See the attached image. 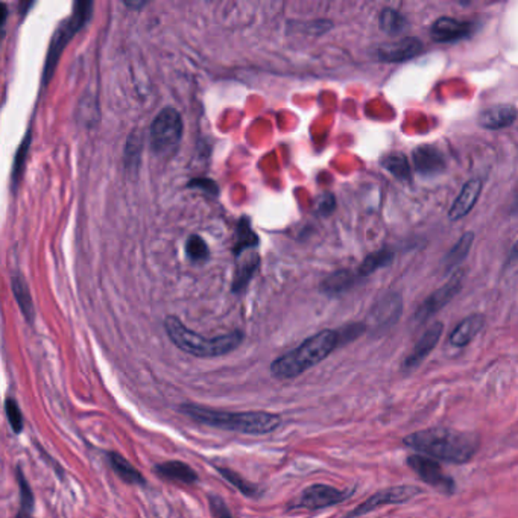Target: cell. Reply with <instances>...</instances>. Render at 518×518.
Listing matches in <instances>:
<instances>
[{"label": "cell", "instance_id": "obj_34", "mask_svg": "<svg viewBox=\"0 0 518 518\" xmlns=\"http://www.w3.org/2000/svg\"><path fill=\"white\" fill-rule=\"evenodd\" d=\"M517 209H518V201H517Z\"/></svg>", "mask_w": 518, "mask_h": 518}, {"label": "cell", "instance_id": "obj_13", "mask_svg": "<svg viewBox=\"0 0 518 518\" xmlns=\"http://www.w3.org/2000/svg\"><path fill=\"white\" fill-rule=\"evenodd\" d=\"M473 32V25L456 20L453 17H441L432 25L430 34L438 43H451L464 40Z\"/></svg>", "mask_w": 518, "mask_h": 518}, {"label": "cell", "instance_id": "obj_18", "mask_svg": "<svg viewBox=\"0 0 518 518\" xmlns=\"http://www.w3.org/2000/svg\"><path fill=\"white\" fill-rule=\"evenodd\" d=\"M484 325H485L484 315L476 313V315L467 316L455 327L453 332L450 333L448 341L453 347L462 348L468 345L480 332H482Z\"/></svg>", "mask_w": 518, "mask_h": 518}, {"label": "cell", "instance_id": "obj_33", "mask_svg": "<svg viewBox=\"0 0 518 518\" xmlns=\"http://www.w3.org/2000/svg\"><path fill=\"white\" fill-rule=\"evenodd\" d=\"M514 261H518V240L514 243V247L511 248V252H510V263H514Z\"/></svg>", "mask_w": 518, "mask_h": 518}, {"label": "cell", "instance_id": "obj_6", "mask_svg": "<svg viewBox=\"0 0 518 518\" xmlns=\"http://www.w3.org/2000/svg\"><path fill=\"white\" fill-rule=\"evenodd\" d=\"M183 138V119L175 108L162 110L149 128V145L155 155L172 154Z\"/></svg>", "mask_w": 518, "mask_h": 518}, {"label": "cell", "instance_id": "obj_31", "mask_svg": "<svg viewBox=\"0 0 518 518\" xmlns=\"http://www.w3.org/2000/svg\"><path fill=\"white\" fill-rule=\"evenodd\" d=\"M5 412H6V418L9 421V426H11V429L15 433H20L23 429V415H22L20 408H18L17 401L13 397L6 399Z\"/></svg>", "mask_w": 518, "mask_h": 518}, {"label": "cell", "instance_id": "obj_10", "mask_svg": "<svg viewBox=\"0 0 518 518\" xmlns=\"http://www.w3.org/2000/svg\"><path fill=\"white\" fill-rule=\"evenodd\" d=\"M460 287H462V274H456L451 278L447 285L439 287L436 292H433L430 297L418 307L415 312V321L424 323L427 321L430 316L438 313L442 307H446L451 299H453L458 294Z\"/></svg>", "mask_w": 518, "mask_h": 518}, {"label": "cell", "instance_id": "obj_2", "mask_svg": "<svg viewBox=\"0 0 518 518\" xmlns=\"http://www.w3.org/2000/svg\"><path fill=\"white\" fill-rule=\"evenodd\" d=\"M180 412L193 421L204 424V426L248 433V435H266V433L276 430L281 424L280 415L265 410L228 412L186 403L180 406Z\"/></svg>", "mask_w": 518, "mask_h": 518}, {"label": "cell", "instance_id": "obj_24", "mask_svg": "<svg viewBox=\"0 0 518 518\" xmlns=\"http://www.w3.org/2000/svg\"><path fill=\"white\" fill-rule=\"evenodd\" d=\"M357 276H354L350 271H339L335 272L333 276H330L324 283L321 289L328 295H337L342 292L350 289L356 283Z\"/></svg>", "mask_w": 518, "mask_h": 518}, {"label": "cell", "instance_id": "obj_3", "mask_svg": "<svg viewBox=\"0 0 518 518\" xmlns=\"http://www.w3.org/2000/svg\"><path fill=\"white\" fill-rule=\"evenodd\" d=\"M341 344L336 330H323L307 337L294 350L285 353L271 363V374L277 380H290L306 373L312 366L323 362Z\"/></svg>", "mask_w": 518, "mask_h": 518}, {"label": "cell", "instance_id": "obj_32", "mask_svg": "<svg viewBox=\"0 0 518 518\" xmlns=\"http://www.w3.org/2000/svg\"><path fill=\"white\" fill-rule=\"evenodd\" d=\"M209 502L213 518H233L227 505H225V502L219 496H210Z\"/></svg>", "mask_w": 518, "mask_h": 518}, {"label": "cell", "instance_id": "obj_27", "mask_svg": "<svg viewBox=\"0 0 518 518\" xmlns=\"http://www.w3.org/2000/svg\"><path fill=\"white\" fill-rule=\"evenodd\" d=\"M216 470H218V473L222 474V477L227 480L228 484H231L238 491H240L243 496L247 497H256L259 493L257 486H254L252 484L247 482L243 477H240L238 473H234L233 470L230 468H225V467H216Z\"/></svg>", "mask_w": 518, "mask_h": 518}, {"label": "cell", "instance_id": "obj_23", "mask_svg": "<svg viewBox=\"0 0 518 518\" xmlns=\"http://www.w3.org/2000/svg\"><path fill=\"white\" fill-rule=\"evenodd\" d=\"M392 260H394V252L391 250L384 248V250H379L375 252H371L370 256L362 261V265L359 266V269H357V276L368 277L377 269L391 265Z\"/></svg>", "mask_w": 518, "mask_h": 518}, {"label": "cell", "instance_id": "obj_12", "mask_svg": "<svg viewBox=\"0 0 518 518\" xmlns=\"http://www.w3.org/2000/svg\"><path fill=\"white\" fill-rule=\"evenodd\" d=\"M442 332H444V324L442 323L432 324L418 339V342L412 348V351L406 356V359L403 362V370L410 371L413 368H417V366L433 351V348L438 345Z\"/></svg>", "mask_w": 518, "mask_h": 518}, {"label": "cell", "instance_id": "obj_17", "mask_svg": "<svg viewBox=\"0 0 518 518\" xmlns=\"http://www.w3.org/2000/svg\"><path fill=\"white\" fill-rule=\"evenodd\" d=\"M517 119V110L507 103H500L484 110L479 115V124L486 129H502L511 127Z\"/></svg>", "mask_w": 518, "mask_h": 518}, {"label": "cell", "instance_id": "obj_26", "mask_svg": "<svg viewBox=\"0 0 518 518\" xmlns=\"http://www.w3.org/2000/svg\"><path fill=\"white\" fill-rule=\"evenodd\" d=\"M380 30L388 34H399L406 26V18L392 8H384L379 17Z\"/></svg>", "mask_w": 518, "mask_h": 518}, {"label": "cell", "instance_id": "obj_28", "mask_svg": "<svg viewBox=\"0 0 518 518\" xmlns=\"http://www.w3.org/2000/svg\"><path fill=\"white\" fill-rule=\"evenodd\" d=\"M186 254L192 261H204L209 259L210 251L201 235L192 234L190 238L186 240Z\"/></svg>", "mask_w": 518, "mask_h": 518}, {"label": "cell", "instance_id": "obj_25", "mask_svg": "<svg viewBox=\"0 0 518 518\" xmlns=\"http://www.w3.org/2000/svg\"><path fill=\"white\" fill-rule=\"evenodd\" d=\"M15 474L18 479V486H20V510H18L15 518H31L34 512V502H35L34 494L20 468H17Z\"/></svg>", "mask_w": 518, "mask_h": 518}, {"label": "cell", "instance_id": "obj_14", "mask_svg": "<svg viewBox=\"0 0 518 518\" xmlns=\"http://www.w3.org/2000/svg\"><path fill=\"white\" fill-rule=\"evenodd\" d=\"M413 164L424 176H436L444 172L446 160L441 150L430 145H421L413 149Z\"/></svg>", "mask_w": 518, "mask_h": 518}, {"label": "cell", "instance_id": "obj_8", "mask_svg": "<svg viewBox=\"0 0 518 518\" xmlns=\"http://www.w3.org/2000/svg\"><path fill=\"white\" fill-rule=\"evenodd\" d=\"M351 496V489H337L324 484H316L306 488L298 500L294 505H290V507H294V510L295 507H303V510L309 511H318L342 503Z\"/></svg>", "mask_w": 518, "mask_h": 518}, {"label": "cell", "instance_id": "obj_30", "mask_svg": "<svg viewBox=\"0 0 518 518\" xmlns=\"http://www.w3.org/2000/svg\"><path fill=\"white\" fill-rule=\"evenodd\" d=\"M382 164L388 169V171L395 175L397 178H400V180H406V178L409 176L410 171H409V163L408 160L404 155L401 154H394V155H389L386 157Z\"/></svg>", "mask_w": 518, "mask_h": 518}, {"label": "cell", "instance_id": "obj_16", "mask_svg": "<svg viewBox=\"0 0 518 518\" xmlns=\"http://www.w3.org/2000/svg\"><path fill=\"white\" fill-rule=\"evenodd\" d=\"M401 313V297L399 294L386 295L373 310L374 324L379 330H384L399 321Z\"/></svg>", "mask_w": 518, "mask_h": 518}, {"label": "cell", "instance_id": "obj_21", "mask_svg": "<svg viewBox=\"0 0 518 518\" xmlns=\"http://www.w3.org/2000/svg\"><path fill=\"white\" fill-rule=\"evenodd\" d=\"M11 287H13V294L15 297L17 304L22 310V313L25 315L27 321H30V324H32L34 318H35V310H34L32 298L30 294V289H27L26 281H23L22 277L15 276L11 280Z\"/></svg>", "mask_w": 518, "mask_h": 518}, {"label": "cell", "instance_id": "obj_15", "mask_svg": "<svg viewBox=\"0 0 518 518\" xmlns=\"http://www.w3.org/2000/svg\"><path fill=\"white\" fill-rule=\"evenodd\" d=\"M480 192H482V181H480L479 178H474V180H470L468 183H465L459 196L456 198L455 202L451 204L448 218L451 221L462 219L464 216H467L471 210H473V207L476 205L480 196Z\"/></svg>", "mask_w": 518, "mask_h": 518}, {"label": "cell", "instance_id": "obj_5", "mask_svg": "<svg viewBox=\"0 0 518 518\" xmlns=\"http://www.w3.org/2000/svg\"><path fill=\"white\" fill-rule=\"evenodd\" d=\"M93 13V2H77L75 4L73 14L61 23L58 31L55 32L52 43L49 46V53H47L46 65H44V75H43V84H47L51 81L53 70L56 67L60 56L64 51V47L69 44V41L73 39V35L79 32L84 26L87 25Z\"/></svg>", "mask_w": 518, "mask_h": 518}, {"label": "cell", "instance_id": "obj_22", "mask_svg": "<svg viewBox=\"0 0 518 518\" xmlns=\"http://www.w3.org/2000/svg\"><path fill=\"white\" fill-rule=\"evenodd\" d=\"M473 242H474V233H471V231L465 233L462 238L456 242L455 247L447 252V256L444 259V266L447 269H453L455 266L459 265V263H462L467 259L471 247H473Z\"/></svg>", "mask_w": 518, "mask_h": 518}, {"label": "cell", "instance_id": "obj_20", "mask_svg": "<svg viewBox=\"0 0 518 518\" xmlns=\"http://www.w3.org/2000/svg\"><path fill=\"white\" fill-rule=\"evenodd\" d=\"M108 462L112 471H115V473L122 480H124L125 484H129V485H145L146 484V480L143 476H141L140 471L122 455L111 451V453H108Z\"/></svg>", "mask_w": 518, "mask_h": 518}, {"label": "cell", "instance_id": "obj_29", "mask_svg": "<svg viewBox=\"0 0 518 518\" xmlns=\"http://www.w3.org/2000/svg\"><path fill=\"white\" fill-rule=\"evenodd\" d=\"M30 145H31V134L27 133L26 138L22 141L20 148L17 149L15 158H14V166H13V184H14V187H17L18 183H20V180H22L26 157H27V150H30Z\"/></svg>", "mask_w": 518, "mask_h": 518}, {"label": "cell", "instance_id": "obj_7", "mask_svg": "<svg viewBox=\"0 0 518 518\" xmlns=\"http://www.w3.org/2000/svg\"><path fill=\"white\" fill-rule=\"evenodd\" d=\"M421 493H422L421 488H418L415 485H397V486H389V488L380 489V491H377L374 496H371L370 498H366L365 502H362L357 507H354L353 511L348 512L347 518L362 517V515L370 514V512L379 510V507L386 506V505L406 503V502L412 500L413 497L420 496Z\"/></svg>", "mask_w": 518, "mask_h": 518}, {"label": "cell", "instance_id": "obj_11", "mask_svg": "<svg viewBox=\"0 0 518 518\" xmlns=\"http://www.w3.org/2000/svg\"><path fill=\"white\" fill-rule=\"evenodd\" d=\"M424 51L422 43L415 37H406L397 41L380 44L377 49V58L384 63H404L415 58Z\"/></svg>", "mask_w": 518, "mask_h": 518}, {"label": "cell", "instance_id": "obj_9", "mask_svg": "<svg viewBox=\"0 0 518 518\" xmlns=\"http://www.w3.org/2000/svg\"><path fill=\"white\" fill-rule=\"evenodd\" d=\"M406 464L410 467L413 473L422 480V482H426L427 485L438 489L439 493L448 496L455 493L456 489L455 480L442 471L441 465L435 459L422 455H413L408 458Z\"/></svg>", "mask_w": 518, "mask_h": 518}, {"label": "cell", "instance_id": "obj_4", "mask_svg": "<svg viewBox=\"0 0 518 518\" xmlns=\"http://www.w3.org/2000/svg\"><path fill=\"white\" fill-rule=\"evenodd\" d=\"M164 330L169 339L180 348L181 351L195 357H219L238 348L243 341L242 332H233L216 337H204L187 328L176 316L164 319Z\"/></svg>", "mask_w": 518, "mask_h": 518}, {"label": "cell", "instance_id": "obj_1", "mask_svg": "<svg viewBox=\"0 0 518 518\" xmlns=\"http://www.w3.org/2000/svg\"><path fill=\"white\" fill-rule=\"evenodd\" d=\"M403 442L420 455L450 464H467L480 447V438L476 433L448 427H430L410 433Z\"/></svg>", "mask_w": 518, "mask_h": 518}, {"label": "cell", "instance_id": "obj_19", "mask_svg": "<svg viewBox=\"0 0 518 518\" xmlns=\"http://www.w3.org/2000/svg\"><path fill=\"white\" fill-rule=\"evenodd\" d=\"M155 474L169 482H178L183 485H192L198 480L196 471L181 460H169L155 465Z\"/></svg>", "mask_w": 518, "mask_h": 518}]
</instances>
